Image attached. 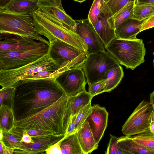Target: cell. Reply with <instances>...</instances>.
Instances as JSON below:
<instances>
[{
  "mask_svg": "<svg viewBox=\"0 0 154 154\" xmlns=\"http://www.w3.org/2000/svg\"><path fill=\"white\" fill-rule=\"evenodd\" d=\"M12 87L11 109L15 122L42 111L65 94L54 78L18 82Z\"/></svg>",
  "mask_w": 154,
  "mask_h": 154,
  "instance_id": "obj_1",
  "label": "cell"
},
{
  "mask_svg": "<svg viewBox=\"0 0 154 154\" xmlns=\"http://www.w3.org/2000/svg\"><path fill=\"white\" fill-rule=\"evenodd\" d=\"M68 96L66 94L42 111L15 122L10 132L22 137L26 129L34 128L50 131L56 135H65L64 119Z\"/></svg>",
  "mask_w": 154,
  "mask_h": 154,
  "instance_id": "obj_2",
  "label": "cell"
},
{
  "mask_svg": "<svg viewBox=\"0 0 154 154\" xmlns=\"http://www.w3.org/2000/svg\"><path fill=\"white\" fill-rule=\"evenodd\" d=\"M36 30L50 43L60 40L85 51L86 46L80 37L72 28L60 22L39 8L31 13Z\"/></svg>",
  "mask_w": 154,
  "mask_h": 154,
  "instance_id": "obj_3",
  "label": "cell"
},
{
  "mask_svg": "<svg viewBox=\"0 0 154 154\" xmlns=\"http://www.w3.org/2000/svg\"><path fill=\"white\" fill-rule=\"evenodd\" d=\"M118 63L134 70L145 61L146 50L142 39H113L106 48Z\"/></svg>",
  "mask_w": 154,
  "mask_h": 154,
  "instance_id": "obj_4",
  "label": "cell"
},
{
  "mask_svg": "<svg viewBox=\"0 0 154 154\" xmlns=\"http://www.w3.org/2000/svg\"><path fill=\"white\" fill-rule=\"evenodd\" d=\"M0 33L18 35L50 45L36 30L31 14H14L0 9Z\"/></svg>",
  "mask_w": 154,
  "mask_h": 154,
  "instance_id": "obj_5",
  "label": "cell"
},
{
  "mask_svg": "<svg viewBox=\"0 0 154 154\" xmlns=\"http://www.w3.org/2000/svg\"><path fill=\"white\" fill-rule=\"evenodd\" d=\"M45 70H59L61 72L60 67L48 52L38 59L23 66L11 69H0L1 88L12 87L19 81L25 80Z\"/></svg>",
  "mask_w": 154,
  "mask_h": 154,
  "instance_id": "obj_6",
  "label": "cell"
},
{
  "mask_svg": "<svg viewBox=\"0 0 154 154\" xmlns=\"http://www.w3.org/2000/svg\"><path fill=\"white\" fill-rule=\"evenodd\" d=\"M48 52L61 72L69 69L82 67L87 56L85 51L60 40L50 43Z\"/></svg>",
  "mask_w": 154,
  "mask_h": 154,
  "instance_id": "obj_7",
  "label": "cell"
},
{
  "mask_svg": "<svg viewBox=\"0 0 154 154\" xmlns=\"http://www.w3.org/2000/svg\"><path fill=\"white\" fill-rule=\"evenodd\" d=\"M117 63L106 51L88 54L82 67L88 85L105 79L107 72Z\"/></svg>",
  "mask_w": 154,
  "mask_h": 154,
  "instance_id": "obj_8",
  "label": "cell"
},
{
  "mask_svg": "<svg viewBox=\"0 0 154 154\" xmlns=\"http://www.w3.org/2000/svg\"><path fill=\"white\" fill-rule=\"evenodd\" d=\"M154 113L150 102L143 100L122 126V133L125 136H131L149 132L150 124Z\"/></svg>",
  "mask_w": 154,
  "mask_h": 154,
  "instance_id": "obj_9",
  "label": "cell"
},
{
  "mask_svg": "<svg viewBox=\"0 0 154 154\" xmlns=\"http://www.w3.org/2000/svg\"><path fill=\"white\" fill-rule=\"evenodd\" d=\"M48 48L0 52V69H14L32 62L46 54Z\"/></svg>",
  "mask_w": 154,
  "mask_h": 154,
  "instance_id": "obj_10",
  "label": "cell"
},
{
  "mask_svg": "<svg viewBox=\"0 0 154 154\" xmlns=\"http://www.w3.org/2000/svg\"><path fill=\"white\" fill-rule=\"evenodd\" d=\"M82 67L69 69L60 74L56 80L68 97L76 95L86 90L87 83Z\"/></svg>",
  "mask_w": 154,
  "mask_h": 154,
  "instance_id": "obj_11",
  "label": "cell"
},
{
  "mask_svg": "<svg viewBox=\"0 0 154 154\" xmlns=\"http://www.w3.org/2000/svg\"><path fill=\"white\" fill-rule=\"evenodd\" d=\"M75 20L76 24L73 29L83 41L86 48L87 55L106 51L102 41L88 18Z\"/></svg>",
  "mask_w": 154,
  "mask_h": 154,
  "instance_id": "obj_12",
  "label": "cell"
},
{
  "mask_svg": "<svg viewBox=\"0 0 154 154\" xmlns=\"http://www.w3.org/2000/svg\"><path fill=\"white\" fill-rule=\"evenodd\" d=\"M42 42L19 35L0 33V52L48 48Z\"/></svg>",
  "mask_w": 154,
  "mask_h": 154,
  "instance_id": "obj_13",
  "label": "cell"
},
{
  "mask_svg": "<svg viewBox=\"0 0 154 154\" xmlns=\"http://www.w3.org/2000/svg\"><path fill=\"white\" fill-rule=\"evenodd\" d=\"M112 16L106 3L104 2L99 20L93 26L102 41L105 48L113 39L117 38Z\"/></svg>",
  "mask_w": 154,
  "mask_h": 154,
  "instance_id": "obj_14",
  "label": "cell"
},
{
  "mask_svg": "<svg viewBox=\"0 0 154 154\" xmlns=\"http://www.w3.org/2000/svg\"><path fill=\"white\" fill-rule=\"evenodd\" d=\"M65 135H48L31 137L34 143H21L14 149V153L37 154L43 153L48 148L63 138Z\"/></svg>",
  "mask_w": 154,
  "mask_h": 154,
  "instance_id": "obj_15",
  "label": "cell"
},
{
  "mask_svg": "<svg viewBox=\"0 0 154 154\" xmlns=\"http://www.w3.org/2000/svg\"><path fill=\"white\" fill-rule=\"evenodd\" d=\"M108 117V113L106 108L96 104L92 106V111L86 119L98 145L107 128Z\"/></svg>",
  "mask_w": 154,
  "mask_h": 154,
  "instance_id": "obj_16",
  "label": "cell"
},
{
  "mask_svg": "<svg viewBox=\"0 0 154 154\" xmlns=\"http://www.w3.org/2000/svg\"><path fill=\"white\" fill-rule=\"evenodd\" d=\"M38 5L56 20L73 29L76 24L75 20L65 12L62 5L61 0H39Z\"/></svg>",
  "mask_w": 154,
  "mask_h": 154,
  "instance_id": "obj_17",
  "label": "cell"
},
{
  "mask_svg": "<svg viewBox=\"0 0 154 154\" xmlns=\"http://www.w3.org/2000/svg\"><path fill=\"white\" fill-rule=\"evenodd\" d=\"M93 97L86 90L76 95L68 96L64 119L65 133L71 118L76 115L82 108L91 102Z\"/></svg>",
  "mask_w": 154,
  "mask_h": 154,
  "instance_id": "obj_18",
  "label": "cell"
},
{
  "mask_svg": "<svg viewBox=\"0 0 154 154\" xmlns=\"http://www.w3.org/2000/svg\"><path fill=\"white\" fill-rule=\"evenodd\" d=\"M144 20L139 21L130 18L124 21L115 29L116 37L126 39L137 38L136 36L141 32L142 24Z\"/></svg>",
  "mask_w": 154,
  "mask_h": 154,
  "instance_id": "obj_19",
  "label": "cell"
},
{
  "mask_svg": "<svg viewBox=\"0 0 154 154\" xmlns=\"http://www.w3.org/2000/svg\"><path fill=\"white\" fill-rule=\"evenodd\" d=\"M78 139L84 154L91 153L98 148L88 122L86 120L76 130Z\"/></svg>",
  "mask_w": 154,
  "mask_h": 154,
  "instance_id": "obj_20",
  "label": "cell"
},
{
  "mask_svg": "<svg viewBox=\"0 0 154 154\" xmlns=\"http://www.w3.org/2000/svg\"><path fill=\"white\" fill-rule=\"evenodd\" d=\"M117 154H153L151 150L134 141L131 136H125L118 138Z\"/></svg>",
  "mask_w": 154,
  "mask_h": 154,
  "instance_id": "obj_21",
  "label": "cell"
},
{
  "mask_svg": "<svg viewBox=\"0 0 154 154\" xmlns=\"http://www.w3.org/2000/svg\"><path fill=\"white\" fill-rule=\"evenodd\" d=\"M38 0H12L2 9L13 13L30 14L39 8L38 5Z\"/></svg>",
  "mask_w": 154,
  "mask_h": 154,
  "instance_id": "obj_22",
  "label": "cell"
},
{
  "mask_svg": "<svg viewBox=\"0 0 154 154\" xmlns=\"http://www.w3.org/2000/svg\"><path fill=\"white\" fill-rule=\"evenodd\" d=\"M60 147L62 154H84L77 137L76 131L62 138Z\"/></svg>",
  "mask_w": 154,
  "mask_h": 154,
  "instance_id": "obj_23",
  "label": "cell"
},
{
  "mask_svg": "<svg viewBox=\"0 0 154 154\" xmlns=\"http://www.w3.org/2000/svg\"><path fill=\"white\" fill-rule=\"evenodd\" d=\"M124 75L122 67L119 63L115 64L106 72L104 92H110L119 84Z\"/></svg>",
  "mask_w": 154,
  "mask_h": 154,
  "instance_id": "obj_24",
  "label": "cell"
},
{
  "mask_svg": "<svg viewBox=\"0 0 154 154\" xmlns=\"http://www.w3.org/2000/svg\"><path fill=\"white\" fill-rule=\"evenodd\" d=\"M15 123L13 112L8 106H0V129L3 132L10 131L14 127Z\"/></svg>",
  "mask_w": 154,
  "mask_h": 154,
  "instance_id": "obj_25",
  "label": "cell"
},
{
  "mask_svg": "<svg viewBox=\"0 0 154 154\" xmlns=\"http://www.w3.org/2000/svg\"><path fill=\"white\" fill-rule=\"evenodd\" d=\"M154 15V4L136 3L131 18L139 21L145 20Z\"/></svg>",
  "mask_w": 154,
  "mask_h": 154,
  "instance_id": "obj_26",
  "label": "cell"
},
{
  "mask_svg": "<svg viewBox=\"0 0 154 154\" xmlns=\"http://www.w3.org/2000/svg\"><path fill=\"white\" fill-rule=\"evenodd\" d=\"M136 2L134 1L130 2L117 12L113 15L116 28L121 23L131 18Z\"/></svg>",
  "mask_w": 154,
  "mask_h": 154,
  "instance_id": "obj_27",
  "label": "cell"
},
{
  "mask_svg": "<svg viewBox=\"0 0 154 154\" xmlns=\"http://www.w3.org/2000/svg\"><path fill=\"white\" fill-rule=\"evenodd\" d=\"M131 137L134 141L145 148L149 149L154 148V135L150 132Z\"/></svg>",
  "mask_w": 154,
  "mask_h": 154,
  "instance_id": "obj_28",
  "label": "cell"
},
{
  "mask_svg": "<svg viewBox=\"0 0 154 154\" xmlns=\"http://www.w3.org/2000/svg\"><path fill=\"white\" fill-rule=\"evenodd\" d=\"M104 2V0H94L90 9L88 19L94 26L99 20Z\"/></svg>",
  "mask_w": 154,
  "mask_h": 154,
  "instance_id": "obj_29",
  "label": "cell"
},
{
  "mask_svg": "<svg viewBox=\"0 0 154 154\" xmlns=\"http://www.w3.org/2000/svg\"><path fill=\"white\" fill-rule=\"evenodd\" d=\"M3 136L1 140L6 146L14 149L17 148L21 143L22 137L10 131L3 132Z\"/></svg>",
  "mask_w": 154,
  "mask_h": 154,
  "instance_id": "obj_30",
  "label": "cell"
},
{
  "mask_svg": "<svg viewBox=\"0 0 154 154\" xmlns=\"http://www.w3.org/2000/svg\"><path fill=\"white\" fill-rule=\"evenodd\" d=\"M14 89L13 87L1 88L0 89V106L5 104L11 108Z\"/></svg>",
  "mask_w": 154,
  "mask_h": 154,
  "instance_id": "obj_31",
  "label": "cell"
},
{
  "mask_svg": "<svg viewBox=\"0 0 154 154\" xmlns=\"http://www.w3.org/2000/svg\"><path fill=\"white\" fill-rule=\"evenodd\" d=\"M92 106L91 102L82 108L76 115V127L78 129L85 121L92 111Z\"/></svg>",
  "mask_w": 154,
  "mask_h": 154,
  "instance_id": "obj_32",
  "label": "cell"
},
{
  "mask_svg": "<svg viewBox=\"0 0 154 154\" xmlns=\"http://www.w3.org/2000/svg\"><path fill=\"white\" fill-rule=\"evenodd\" d=\"M137 0H109L107 5L113 15L131 1H136Z\"/></svg>",
  "mask_w": 154,
  "mask_h": 154,
  "instance_id": "obj_33",
  "label": "cell"
},
{
  "mask_svg": "<svg viewBox=\"0 0 154 154\" xmlns=\"http://www.w3.org/2000/svg\"><path fill=\"white\" fill-rule=\"evenodd\" d=\"M106 79L88 84V92L94 97L104 92Z\"/></svg>",
  "mask_w": 154,
  "mask_h": 154,
  "instance_id": "obj_34",
  "label": "cell"
},
{
  "mask_svg": "<svg viewBox=\"0 0 154 154\" xmlns=\"http://www.w3.org/2000/svg\"><path fill=\"white\" fill-rule=\"evenodd\" d=\"M118 138L116 136L110 134V138L107 148L105 154H117V143Z\"/></svg>",
  "mask_w": 154,
  "mask_h": 154,
  "instance_id": "obj_35",
  "label": "cell"
},
{
  "mask_svg": "<svg viewBox=\"0 0 154 154\" xmlns=\"http://www.w3.org/2000/svg\"><path fill=\"white\" fill-rule=\"evenodd\" d=\"M23 132H26L31 137L54 134L48 131L34 128H30L25 130L23 131L22 133Z\"/></svg>",
  "mask_w": 154,
  "mask_h": 154,
  "instance_id": "obj_36",
  "label": "cell"
},
{
  "mask_svg": "<svg viewBox=\"0 0 154 154\" xmlns=\"http://www.w3.org/2000/svg\"><path fill=\"white\" fill-rule=\"evenodd\" d=\"M62 138L46 149L45 150L46 154H61L60 145Z\"/></svg>",
  "mask_w": 154,
  "mask_h": 154,
  "instance_id": "obj_37",
  "label": "cell"
},
{
  "mask_svg": "<svg viewBox=\"0 0 154 154\" xmlns=\"http://www.w3.org/2000/svg\"><path fill=\"white\" fill-rule=\"evenodd\" d=\"M76 115L72 116L70 120L65 135H67L73 133L76 131Z\"/></svg>",
  "mask_w": 154,
  "mask_h": 154,
  "instance_id": "obj_38",
  "label": "cell"
},
{
  "mask_svg": "<svg viewBox=\"0 0 154 154\" xmlns=\"http://www.w3.org/2000/svg\"><path fill=\"white\" fill-rule=\"evenodd\" d=\"M154 27V15L145 20L142 24L141 32Z\"/></svg>",
  "mask_w": 154,
  "mask_h": 154,
  "instance_id": "obj_39",
  "label": "cell"
},
{
  "mask_svg": "<svg viewBox=\"0 0 154 154\" xmlns=\"http://www.w3.org/2000/svg\"><path fill=\"white\" fill-rule=\"evenodd\" d=\"M23 135L21 140V143L24 142L26 143H33L34 142L31 137L25 132H23Z\"/></svg>",
  "mask_w": 154,
  "mask_h": 154,
  "instance_id": "obj_40",
  "label": "cell"
},
{
  "mask_svg": "<svg viewBox=\"0 0 154 154\" xmlns=\"http://www.w3.org/2000/svg\"><path fill=\"white\" fill-rule=\"evenodd\" d=\"M3 146L4 154H13L14 153V148L8 147L5 145L4 143Z\"/></svg>",
  "mask_w": 154,
  "mask_h": 154,
  "instance_id": "obj_41",
  "label": "cell"
},
{
  "mask_svg": "<svg viewBox=\"0 0 154 154\" xmlns=\"http://www.w3.org/2000/svg\"><path fill=\"white\" fill-rule=\"evenodd\" d=\"M12 0H0V9H4Z\"/></svg>",
  "mask_w": 154,
  "mask_h": 154,
  "instance_id": "obj_42",
  "label": "cell"
},
{
  "mask_svg": "<svg viewBox=\"0 0 154 154\" xmlns=\"http://www.w3.org/2000/svg\"><path fill=\"white\" fill-rule=\"evenodd\" d=\"M150 132L154 135V113L153 115L149 126Z\"/></svg>",
  "mask_w": 154,
  "mask_h": 154,
  "instance_id": "obj_43",
  "label": "cell"
},
{
  "mask_svg": "<svg viewBox=\"0 0 154 154\" xmlns=\"http://www.w3.org/2000/svg\"><path fill=\"white\" fill-rule=\"evenodd\" d=\"M136 3H149L154 4V0H137Z\"/></svg>",
  "mask_w": 154,
  "mask_h": 154,
  "instance_id": "obj_44",
  "label": "cell"
},
{
  "mask_svg": "<svg viewBox=\"0 0 154 154\" xmlns=\"http://www.w3.org/2000/svg\"><path fill=\"white\" fill-rule=\"evenodd\" d=\"M149 101L152 105L154 111V91L150 94Z\"/></svg>",
  "mask_w": 154,
  "mask_h": 154,
  "instance_id": "obj_45",
  "label": "cell"
},
{
  "mask_svg": "<svg viewBox=\"0 0 154 154\" xmlns=\"http://www.w3.org/2000/svg\"><path fill=\"white\" fill-rule=\"evenodd\" d=\"M0 154H4L3 143L2 140H0Z\"/></svg>",
  "mask_w": 154,
  "mask_h": 154,
  "instance_id": "obj_46",
  "label": "cell"
},
{
  "mask_svg": "<svg viewBox=\"0 0 154 154\" xmlns=\"http://www.w3.org/2000/svg\"><path fill=\"white\" fill-rule=\"evenodd\" d=\"M3 136V131L0 129V140H2Z\"/></svg>",
  "mask_w": 154,
  "mask_h": 154,
  "instance_id": "obj_47",
  "label": "cell"
},
{
  "mask_svg": "<svg viewBox=\"0 0 154 154\" xmlns=\"http://www.w3.org/2000/svg\"><path fill=\"white\" fill-rule=\"evenodd\" d=\"M75 1L78 2L80 3H82L86 0H73Z\"/></svg>",
  "mask_w": 154,
  "mask_h": 154,
  "instance_id": "obj_48",
  "label": "cell"
},
{
  "mask_svg": "<svg viewBox=\"0 0 154 154\" xmlns=\"http://www.w3.org/2000/svg\"><path fill=\"white\" fill-rule=\"evenodd\" d=\"M151 151L152 152L153 154H154V148L150 149Z\"/></svg>",
  "mask_w": 154,
  "mask_h": 154,
  "instance_id": "obj_49",
  "label": "cell"
},
{
  "mask_svg": "<svg viewBox=\"0 0 154 154\" xmlns=\"http://www.w3.org/2000/svg\"><path fill=\"white\" fill-rule=\"evenodd\" d=\"M152 54L153 55V59L152 63H153V67H154V51L153 52Z\"/></svg>",
  "mask_w": 154,
  "mask_h": 154,
  "instance_id": "obj_50",
  "label": "cell"
},
{
  "mask_svg": "<svg viewBox=\"0 0 154 154\" xmlns=\"http://www.w3.org/2000/svg\"><path fill=\"white\" fill-rule=\"evenodd\" d=\"M105 2L107 3L109 0H104Z\"/></svg>",
  "mask_w": 154,
  "mask_h": 154,
  "instance_id": "obj_51",
  "label": "cell"
},
{
  "mask_svg": "<svg viewBox=\"0 0 154 154\" xmlns=\"http://www.w3.org/2000/svg\"><path fill=\"white\" fill-rule=\"evenodd\" d=\"M29 0V1H38V0Z\"/></svg>",
  "mask_w": 154,
  "mask_h": 154,
  "instance_id": "obj_52",
  "label": "cell"
}]
</instances>
